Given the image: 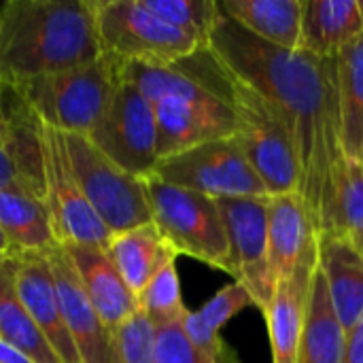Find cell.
<instances>
[{
	"label": "cell",
	"mask_w": 363,
	"mask_h": 363,
	"mask_svg": "<svg viewBox=\"0 0 363 363\" xmlns=\"http://www.w3.org/2000/svg\"><path fill=\"white\" fill-rule=\"evenodd\" d=\"M211 53L240 81L274 102L285 115L302 166L300 196L319 232L321 206L340 145V104L336 55L319 57L270 45L221 13Z\"/></svg>",
	"instance_id": "1"
},
{
	"label": "cell",
	"mask_w": 363,
	"mask_h": 363,
	"mask_svg": "<svg viewBox=\"0 0 363 363\" xmlns=\"http://www.w3.org/2000/svg\"><path fill=\"white\" fill-rule=\"evenodd\" d=\"M100 55L91 0H9L0 6V83L6 87Z\"/></svg>",
	"instance_id": "2"
},
{
	"label": "cell",
	"mask_w": 363,
	"mask_h": 363,
	"mask_svg": "<svg viewBox=\"0 0 363 363\" xmlns=\"http://www.w3.org/2000/svg\"><path fill=\"white\" fill-rule=\"evenodd\" d=\"M177 64L215 96L232 104L240 119V132L232 140L264 181L268 194H300L302 166L281 108L232 74L208 47L198 49Z\"/></svg>",
	"instance_id": "3"
},
{
	"label": "cell",
	"mask_w": 363,
	"mask_h": 363,
	"mask_svg": "<svg viewBox=\"0 0 363 363\" xmlns=\"http://www.w3.org/2000/svg\"><path fill=\"white\" fill-rule=\"evenodd\" d=\"M121 79L136 85L153 104L160 160L191 147L234 138L240 119L232 104L215 96L179 64H119Z\"/></svg>",
	"instance_id": "4"
},
{
	"label": "cell",
	"mask_w": 363,
	"mask_h": 363,
	"mask_svg": "<svg viewBox=\"0 0 363 363\" xmlns=\"http://www.w3.org/2000/svg\"><path fill=\"white\" fill-rule=\"evenodd\" d=\"M119 83V62L100 55L87 64L11 87L49 128L89 136Z\"/></svg>",
	"instance_id": "5"
},
{
	"label": "cell",
	"mask_w": 363,
	"mask_h": 363,
	"mask_svg": "<svg viewBox=\"0 0 363 363\" xmlns=\"http://www.w3.org/2000/svg\"><path fill=\"white\" fill-rule=\"evenodd\" d=\"M153 223L177 251L234 274L230 242L217 200L185 187L170 185L155 174L145 177Z\"/></svg>",
	"instance_id": "6"
},
{
	"label": "cell",
	"mask_w": 363,
	"mask_h": 363,
	"mask_svg": "<svg viewBox=\"0 0 363 363\" xmlns=\"http://www.w3.org/2000/svg\"><path fill=\"white\" fill-rule=\"evenodd\" d=\"M100 51L111 60L170 66L194 55L202 45L172 28L143 0H91Z\"/></svg>",
	"instance_id": "7"
},
{
	"label": "cell",
	"mask_w": 363,
	"mask_h": 363,
	"mask_svg": "<svg viewBox=\"0 0 363 363\" xmlns=\"http://www.w3.org/2000/svg\"><path fill=\"white\" fill-rule=\"evenodd\" d=\"M64 140L89 206L113 236L153 223L145 179L119 168L87 136L64 134Z\"/></svg>",
	"instance_id": "8"
},
{
	"label": "cell",
	"mask_w": 363,
	"mask_h": 363,
	"mask_svg": "<svg viewBox=\"0 0 363 363\" xmlns=\"http://www.w3.org/2000/svg\"><path fill=\"white\" fill-rule=\"evenodd\" d=\"M43 164H45V204L49 211V219L57 245L106 249L113 234L94 213L74 177L64 134L45 123H43Z\"/></svg>",
	"instance_id": "9"
},
{
	"label": "cell",
	"mask_w": 363,
	"mask_h": 363,
	"mask_svg": "<svg viewBox=\"0 0 363 363\" xmlns=\"http://www.w3.org/2000/svg\"><path fill=\"white\" fill-rule=\"evenodd\" d=\"M87 138L119 168L140 179L153 174L160 162L153 104L121 74L102 119Z\"/></svg>",
	"instance_id": "10"
},
{
	"label": "cell",
	"mask_w": 363,
	"mask_h": 363,
	"mask_svg": "<svg viewBox=\"0 0 363 363\" xmlns=\"http://www.w3.org/2000/svg\"><path fill=\"white\" fill-rule=\"evenodd\" d=\"M153 174L170 185L211 198L270 196L232 138L213 140L157 162Z\"/></svg>",
	"instance_id": "11"
},
{
	"label": "cell",
	"mask_w": 363,
	"mask_h": 363,
	"mask_svg": "<svg viewBox=\"0 0 363 363\" xmlns=\"http://www.w3.org/2000/svg\"><path fill=\"white\" fill-rule=\"evenodd\" d=\"M228 242L234 279L264 313L277 291L268 270V208L270 196H225L215 198Z\"/></svg>",
	"instance_id": "12"
},
{
	"label": "cell",
	"mask_w": 363,
	"mask_h": 363,
	"mask_svg": "<svg viewBox=\"0 0 363 363\" xmlns=\"http://www.w3.org/2000/svg\"><path fill=\"white\" fill-rule=\"evenodd\" d=\"M47 255L55 279L62 317L81 363H117L113 332L102 323L100 315L91 306L66 249L55 245Z\"/></svg>",
	"instance_id": "13"
},
{
	"label": "cell",
	"mask_w": 363,
	"mask_h": 363,
	"mask_svg": "<svg viewBox=\"0 0 363 363\" xmlns=\"http://www.w3.org/2000/svg\"><path fill=\"white\" fill-rule=\"evenodd\" d=\"M15 257H17L15 287L28 315L36 323L40 334L47 338V342L51 345L60 362L81 363L77 347L62 317L55 279L51 272L47 251L15 253Z\"/></svg>",
	"instance_id": "14"
},
{
	"label": "cell",
	"mask_w": 363,
	"mask_h": 363,
	"mask_svg": "<svg viewBox=\"0 0 363 363\" xmlns=\"http://www.w3.org/2000/svg\"><path fill=\"white\" fill-rule=\"evenodd\" d=\"M317 268V240L302 255L294 274L279 283L268 308L264 311L270 332L272 363H296L304 330L306 302L313 272Z\"/></svg>",
	"instance_id": "15"
},
{
	"label": "cell",
	"mask_w": 363,
	"mask_h": 363,
	"mask_svg": "<svg viewBox=\"0 0 363 363\" xmlns=\"http://www.w3.org/2000/svg\"><path fill=\"white\" fill-rule=\"evenodd\" d=\"M83 289L100 315L102 323L115 334L132 315H136L138 298L125 285L106 249L100 247H64Z\"/></svg>",
	"instance_id": "16"
},
{
	"label": "cell",
	"mask_w": 363,
	"mask_h": 363,
	"mask_svg": "<svg viewBox=\"0 0 363 363\" xmlns=\"http://www.w3.org/2000/svg\"><path fill=\"white\" fill-rule=\"evenodd\" d=\"M317 262L328 281L334 311L345 328L353 330L363 317V253L347 236L317 234Z\"/></svg>",
	"instance_id": "17"
},
{
	"label": "cell",
	"mask_w": 363,
	"mask_h": 363,
	"mask_svg": "<svg viewBox=\"0 0 363 363\" xmlns=\"http://www.w3.org/2000/svg\"><path fill=\"white\" fill-rule=\"evenodd\" d=\"M317 230L300 194L270 196L268 208V270L279 287L289 279L302 255L315 245Z\"/></svg>",
	"instance_id": "18"
},
{
	"label": "cell",
	"mask_w": 363,
	"mask_h": 363,
	"mask_svg": "<svg viewBox=\"0 0 363 363\" xmlns=\"http://www.w3.org/2000/svg\"><path fill=\"white\" fill-rule=\"evenodd\" d=\"M362 34L359 0H304L298 51L332 57Z\"/></svg>",
	"instance_id": "19"
},
{
	"label": "cell",
	"mask_w": 363,
	"mask_h": 363,
	"mask_svg": "<svg viewBox=\"0 0 363 363\" xmlns=\"http://www.w3.org/2000/svg\"><path fill=\"white\" fill-rule=\"evenodd\" d=\"M345 349L347 332L334 311L328 281L317 262L296 363H345Z\"/></svg>",
	"instance_id": "20"
},
{
	"label": "cell",
	"mask_w": 363,
	"mask_h": 363,
	"mask_svg": "<svg viewBox=\"0 0 363 363\" xmlns=\"http://www.w3.org/2000/svg\"><path fill=\"white\" fill-rule=\"evenodd\" d=\"M106 253L136 298L164 266L177 262V251L166 242L155 223L115 234Z\"/></svg>",
	"instance_id": "21"
},
{
	"label": "cell",
	"mask_w": 363,
	"mask_h": 363,
	"mask_svg": "<svg viewBox=\"0 0 363 363\" xmlns=\"http://www.w3.org/2000/svg\"><path fill=\"white\" fill-rule=\"evenodd\" d=\"M0 230L13 253L49 251L57 245L45 198L26 187L0 189Z\"/></svg>",
	"instance_id": "22"
},
{
	"label": "cell",
	"mask_w": 363,
	"mask_h": 363,
	"mask_svg": "<svg viewBox=\"0 0 363 363\" xmlns=\"http://www.w3.org/2000/svg\"><path fill=\"white\" fill-rule=\"evenodd\" d=\"M219 11L270 45L291 51L300 45L304 0H221Z\"/></svg>",
	"instance_id": "23"
},
{
	"label": "cell",
	"mask_w": 363,
	"mask_h": 363,
	"mask_svg": "<svg viewBox=\"0 0 363 363\" xmlns=\"http://www.w3.org/2000/svg\"><path fill=\"white\" fill-rule=\"evenodd\" d=\"M319 232H334L351 240L363 236L362 160L349 157L347 153L336 160L321 206Z\"/></svg>",
	"instance_id": "24"
},
{
	"label": "cell",
	"mask_w": 363,
	"mask_h": 363,
	"mask_svg": "<svg viewBox=\"0 0 363 363\" xmlns=\"http://www.w3.org/2000/svg\"><path fill=\"white\" fill-rule=\"evenodd\" d=\"M15 253L0 255V338L34 363H62L21 304L15 287Z\"/></svg>",
	"instance_id": "25"
},
{
	"label": "cell",
	"mask_w": 363,
	"mask_h": 363,
	"mask_svg": "<svg viewBox=\"0 0 363 363\" xmlns=\"http://www.w3.org/2000/svg\"><path fill=\"white\" fill-rule=\"evenodd\" d=\"M340 145L349 157L362 160L363 151V34L336 53Z\"/></svg>",
	"instance_id": "26"
},
{
	"label": "cell",
	"mask_w": 363,
	"mask_h": 363,
	"mask_svg": "<svg viewBox=\"0 0 363 363\" xmlns=\"http://www.w3.org/2000/svg\"><path fill=\"white\" fill-rule=\"evenodd\" d=\"M247 306H255L253 298L240 283L234 281L232 285H225L221 291H217L200 311L187 313L183 319V330L194 347L208 353L219 351L225 347L219 330Z\"/></svg>",
	"instance_id": "27"
},
{
	"label": "cell",
	"mask_w": 363,
	"mask_h": 363,
	"mask_svg": "<svg viewBox=\"0 0 363 363\" xmlns=\"http://www.w3.org/2000/svg\"><path fill=\"white\" fill-rule=\"evenodd\" d=\"M145 6L160 19L181 30L198 45L208 47V38L221 17L215 0H143Z\"/></svg>",
	"instance_id": "28"
},
{
	"label": "cell",
	"mask_w": 363,
	"mask_h": 363,
	"mask_svg": "<svg viewBox=\"0 0 363 363\" xmlns=\"http://www.w3.org/2000/svg\"><path fill=\"white\" fill-rule=\"evenodd\" d=\"M138 308L151 319L155 328L185 319L189 311L183 304L177 262H170L151 279V283L138 296Z\"/></svg>",
	"instance_id": "29"
},
{
	"label": "cell",
	"mask_w": 363,
	"mask_h": 363,
	"mask_svg": "<svg viewBox=\"0 0 363 363\" xmlns=\"http://www.w3.org/2000/svg\"><path fill=\"white\" fill-rule=\"evenodd\" d=\"M157 363H240L225 345L219 351H202L191 345L183 321L157 328Z\"/></svg>",
	"instance_id": "30"
},
{
	"label": "cell",
	"mask_w": 363,
	"mask_h": 363,
	"mask_svg": "<svg viewBox=\"0 0 363 363\" xmlns=\"http://www.w3.org/2000/svg\"><path fill=\"white\" fill-rule=\"evenodd\" d=\"M117 363H157V328L138 311L115 334Z\"/></svg>",
	"instance_id": "31"
},
{
	"label": "cell",
	"mask_w": 363,
	"mask_h": 363,
	"mask_svg": "<svg viewBox=\"0 0 363 363\" xmlns=\"http://www.w3.org/2000/svg\"><path fill=\"white\" fill-rule=\"evenodd\" d=\"M4 187H26V189H32L26 183V179H23V174H21V170H19L13 153L9 149V143H6V123L2 121V125H0V189H4Z\"/></svg>",
	"instance_id": "32"
},
{
	"label": "cell",
	"mask_w": 363,
	"mask_h": 363,
	"mask_svg": "<svg viewBox=\"0 0 363 363\" xmlns=\"http://www.w3.org/2000/svg\"><path fill=\"white\" fill-rule=\"evenodd\" d=\"M345 363H363V317L353 330L347 332Z\"/></svg>",
	"instance_id": "33"
},
{
	"label": "cell",
	"mask_w": 363,
	"mask_h": 363,
	"mask_svg": "<svg viewBox=\"0 0 363 363\" xmlns=\"http://www.w3.org/2000/svg\"><path fill=\"white\" fill-rule=\"evenodd\" d=\"M0 363H34L28 359L19 349H15L13 345H9L6 340L0 338Z\"/></svg>",
	"instance_id": "34"
},
{
	"label": "cell",
	"mask_w": 363,
	"mask_h": 363,
	"mask_svg": "<svg viewBox=\"0 0 363 363\" xmlns=\"http://www.w3.org/2000/svg\"><path fill=\"white\" fill-rule=\"evenodd\" d=\"M4 253H13V249H11V245H9L6 236H4V234H2V230H0V255H4Z\"/></svg>",
	"instance_id": "35"
},
{
	"label": "cell",
	"mask_w": 363,
	"mask_h": 363,
	"mask_svg": "<svg viewBox=\"0 0 363 363\" xmlns=\"http://www.w3.org/2000/svg\"><path fill=\"white\" fill-rule=\"evenodd\" d=\"M4 121V108H2V83H0V125Z\"/></svg>",
	"instance_id": "36"
},
{
	"label": "cell",
	"mask_w": 363,
	"mask_h": 363,
	"mask_svg": "<svg viewBox=\"0 0 363 363\" xmlns=\"http://www.w3.org/2000/svg\"><path fill=\"white\" fill-rule=\"evenodd\" d=\"M353 242L362 249V253H363V236H359V238H357V240H353Z\"/></svg>",
	"instance_id": "37"
},
{
	"label": "cell",
	"mask_w": 363,
	"mask_h": 363,
	"mask_svg": "<svg viewBox=\"0 0 363 363\" xmlns=\"http://www.w3.org/2000/svg\"><path fill=\"white\" fill-rule=\"evenodd\" d=\"M362 164H363V151H362Z\"/></svg>",
	"instance_id": "38"
}]
</instances>
